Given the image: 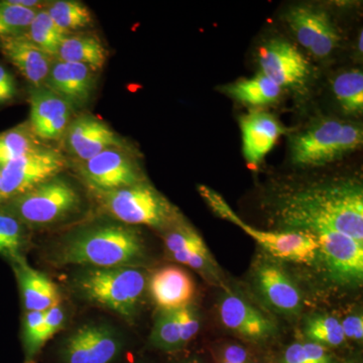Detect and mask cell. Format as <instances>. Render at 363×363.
<instances>
[{
  "instance_id": "cell-1",
  "label": "cell",
  "mask_w": 363,
  "mask_h": 363,
  "mask_svg": "<svg viewBox=\"0 0 363 363\" xmlns=\"http://www.w3.org/2000/svg\"><path fill=\"white\" fill-rule=\"evenodd\" d=\"M279 221L292 230H334L363 242V188L347 179L310 184L279 199Z\"/></svg>"
},
{
  "instance_id": "cell-2",
  "label": "cell",
  "mask_w": 363,
  "mask_h": 363,
  "mask_svg": "<svg viewBox=\"0 0 363 363\" xmlns=\"http://www.w3.org/2000/svg\"><path fill=\"white\" fill-rule=\"evenodd\" d=\"M143 257L140 234L123 224H100L79 231L58 253L60 264L88 267H133Z\"/></svg>"
},
{
  "instance_id": "cell-3",
  "label": "cell",
  "mask_w": 363,
  "mask_h": 363,
  "mask_svg": "<svg viewBox=\"0 0 363 363\" xmlns=\"http://www.w3.org/2000/svg\"><path fill=\"white\" fill-rule=\"evenodd\" d=\"M75 286L89 302L133 319L147 288V277L135 267H88L78 274Z\"/></svg>"
},
{
  "instance_id": "cell-4",
  "label": "cell",
  "mask_w": 363,
  "mask_h": 363,
  "mask_svg": "<svg viewBox=\"0 0 363 363\" xmlns=\"http://www.w3.org/2000/svg\"><path fill=\"white\" fill-rule=\"evenodd\" d=\"M362 140L359 124L326 119L294 136L291 157L298 166H324L359 149Z\"/></svg>"
},
{
  "instance_id": "cell-5",
  "label": "cell",
  "mask_w": 363,
  "mask_h": 363,
  "mask_svg": "<svg viewBox=\"0 0 363 363\" xmlns=\"http://www.w3.org/2000/svg\"><path fill=\"white\" fill-rule=\"evenodd\" d=\"M199 192L215 214L240 227L274 259L307 264L316 260L318 242L314 234L302 230H259L238 217L222 196L212 189L200 186Z\"/></svg>"
},
{
  "instance_id": "cell-6",
  "label": "cell",
  "mask_w": 363,
  "mask_h": 363,
  "mask_svg": "<svg viewBox=\"0 0 363 363\" xmlns=\"http://www.w3.org/2000/svg\"><path fill=\"white\" fill-rule=\"evenodd\" d=\"M0 206L25 226L42 227L73 214L80 206V196L72 184L58 176Z\"/></svg>"
},
{
  "instance_id": "cell-7",
  "label": "cell",
  "mask_w": 363,
  "mask_h": 363,
  "mask_svg": "<svg viewBox=\"0 0 363 363\" xmlns=\"http://www.w3.org/2000/svg\"><path fill=\"white\" fill-rule=\"evenodd\" d=\"M99 197L107 212L116 220L128 225L168 228L178 219L175 207L145 182L130 187L99 193Z\"/></svg>"
},
{
  "instance_id": "cell-8",
  "label": "cell",
  "mask_w": 363,
  "mask_h": 363,
  "mask_svg": "<svg viewBox=\"0 0 363 363\" xmlns=\"http://www.w3.org/2000/svg\"><path fill=\"white\" fill-rule=\"evenodd\" d=\"M66 167L61 152L44 145L9 162L0 169L1 205L58 177Z\"/></svg>"
},
{
  "instance_id": "cell-9",
  "label": "cell",
  "mask_w": 363,
  "mask_h": 363,
  "mask_svg": "<svg viewBox=\"0 0 363 363\" xmlns=\"http://www.w3.org/2000/svg\"><path fill=\"white\" fill-rule=\"evenodd\" d=\"M318 242V255L329 278L337 285L355 288L363 281V242L334 230L313 233Z\"/></svg>"
},
{
  "instance_id": "cell-10",
  "label": "cell",
  "mask_w": 363,
  "mask_h": 363,
  "mask_svg": "<svg viewBox=\"0 0 363 363\" xmlns=\"http://www.w3.org/2000/svg\"><path fill=\"white\" fill-rule=\"evenodd\" d=\"M286 21L298 44L317 58L329 56L340 42V35L330 14L311 4L294 6Z\"/></svg>"
},
{
  "instance_id": "cell-11",
  "label": "cell",
  "mask_w": 363,
  "mask_h": 363,
  "mask_svg": "<svg viewBox=\"0 0 363 363\" xmlns=\"http://www.w3.org/2000/svg\"><path fill=\"white\" fill-rule=\"evenodd\" d=\"M123 150L111 147L88 161L79 162V173L93 190L111 192L143 182L138 164Z\"/></svg>"
},
{
  "instance_id": "cell-12",
  "label": "cell",
  "mask_w": 363,
  "mask_h": 363,
  "mask_svg": "<svg viewBox=\"0 0 363 363\" xmlns=\"http://www.w3.org/2000/svg\"><path fill=\"white\" fill-rule=\"evenodd\" d=\"M259 63L262 73L281 89L304 87L311 77L309 62L288 40L274 39L262 45L259 52Z\"/></svg>"
},
{
  "instance_id": "cell-13",
  "label": "cell",
  "mask_w": 363,
  "mask_h": 363,
  "mask_svg": "<svg viewBox=\"0 0 363 363\" xmlns=\"http://www.w3.org/2000/svg\"><path fill=\"white\" fill-rule=\"evenodd\" d=\"M121 350V338L111 327L85 325L67 339L64 363H111Z\"/></svg>"
},
{
  "instance_id": "cell-14",
  "label": "cell",
  "mask_w": 363,
  "mask_h": 363,
  "mask_svg": "<svg viewBox=\"0 0 363 363\" xmlns=\"http://www.w3.org/2000/svg\"><path fill=\"white\" fill-rule=\"evenodd\" d=\"M64 138L69 152L79 162L88 161L111 147L124 149V143L116 131L91 114H81L72 119Z\"/></svg>"
},
{
  "instance_id": "cell-15",
  "label": "cell",
  "mask_w": 363,
  "mask_h": 363,
  "mask_svg": "<svg viewBox=\"0 0 363 363\" xmlns=\"http://www.w3.org/2000/svg\"><path fill=\"white\" fill-rule=\"evenodd\" d=\"M30 128L40 140L64 136L73 119V106L49 88H32L30 96Z\"/></svg>"
},
{
  "instance_id": "cell-16",
  "label": "cell",
  "mask_w": 363,
  "mask_h": 363,
  "mask_svg": "<svg viewBox=\"0 0 363 363\" xmlns=\"http://www.w3.org/2000/svg\"><path fill=\"white\" fill-rule=\"evenodd\" d=\"M255 283L262 300L277 312L296 315L303 307L300 289L283 267L272 262H262L255 272Z\"/></svg>"
},
{
  "instance_id": "cell-17",
  "label": "cell",
  "mask_w": 363,
  "mask_h": 363,
  "mask_svg": "<svg viewBox=\"0 0 363 363\" xmlns=\"http://www.w3.org/2000/svg\"><path fill=\"white\" fill-rule=\"evenodd\" d=\"M166 247L176 262L199 272L208 281L221 283L218 267L204 240L188 225L175 226L166 236Z\"/></svg>"
},
{
  "instance_id": "cell-18",
  "label": "cell",
  "mask_w": 363,
  "mask_h": 363,
  "mask_svg": "<svg viewBox=\"0 0 363 363\" xmlns=\"http://www.w3.org/2000/svg\"><path fill=\"white\" fill-rule=\"evenodd\" d=\"M219 317L228 330L248 340L271 337L276 331L274 322L236 294L228 293L219 303Z\"/></svg>"
},
{
  "instance_id": "cell-19",
  "label": "cell",
  "mask_w": 363,
  "mask_h": 363,
  "mask_svg": "<svg viewBox=\"0 0 363 363\" xmlns=\"http://www.w3.org/2000/svg\"><path fill=\"white\" fill-rule=\"evenodd\" d=\"M95 82V72L89 67L55 59L45 86L75 109L85 106L90 101Z\"/></svg>"
},
{
  "instance_id": "cell-20",
  "label": "cell",
  "mask_w": 363,
  "mask_h": 363,
  "mask_svg": "<svg viewBox=\"0 0 363 363\" xmlns=\"http://www.w3.org/2000/svg\"><path fill=\"white\" fill-rule=\"evenodd\" d=\"M243 156L248 164H259L285 133L276 117L262 111H252L240 119Z\"/></svg>"
},
{
  "instance_id": "cell-21",
  "label": "cell",
  "mask_w": 363,
  "mask_h": 363,
  "mask_svg": "<svg viewBox=\"0 0 363 363\" xmlns=\"http://www.w3.org/2000/svg\"><path fill=\"white\" fill-rule=\"evenodd\" d=\"M0 52L33 88L43 87L54 58L33 45L25 35L0 40Z\"/></svg>"
},
{
  "instance_id": "cell-22",
  "label": "cell",
  "mask_w": 363,
  "mask_h": 363,
  "mask_svg": "<svg viewBox=\"0 0 363 363\" xmlns=\"http://www.w3.org/2000/svg\"><path fill=\"white\" fill-rule=\"evenodd\" d=\"M150 292L162 310H178L192 302L195 284L190 274L181 267H164L150 278Z\"/></svg>"
},
{
  "instance_id": "cell-23",
  "label": "cell",
  "mask_w": 363,
  "mask_h": 363,
  "mask_svg": "<svg viewBox=\"0 0 363 363\" xmlns=\"http://www.w3.org/2000/svg\"><path fill=\"white\" fill-rule=\"evenodd\" d=\"M23 306L28 312H45L60 305L58 286L43 272L33 269L20 257L11 260Z\"/></svg>"
},
{
  "instance_id": "cell-24",
  "label": "cell",
  "mask_w": 363,
  "mask_h": 363,
  "mask_svg": "<svg viewBox=\"0 0 363 363\" xmlns=\"http://www.w3.org/2000/svg\"><path fill=\"white\" fill-rule=\"evenodd\" d=\"M107 56L108 52L96 35L81 33L72 37L67 35L60 45L56 60L83 64L97 72L104 69Z\"/></svg>"
},
{
  "instance_id": "cell-25",
  "label": "cell",
  "mask_w": 363,
  "mask_h": 363,
  "mask_svg": "<svg viewBox=\"0 0 363 363\" xmlns=\"http://www.w3.org/2000/svg\"><path fill=\"white\" fill-rule=\"evenodd\" d=\"M223 92L240 104L264 106L274 104L281 96V88L262 73L255 77L241 79L224 86Z\"/></svg>"
},
{
  "instance_id": "cell-26",
  "label": "cell",
  "mask_w": 363,
  "mask_h": 363,
  "mask_svg": "<svg viewBox=\"0 0 363 363\" xmlns=\"http://www.w3.org/2000/svg\"><path fill=\"white\" fill-rule=\"evenodd\" d=\"M52 21L59 28L69 33L80 32L93 25L90 9L84 4L76 0H57L45 7Z\"/></svg>"
},
{
  "instance_id": "cell-27",
  "label": "cell",
  "mask_w": 363,
  "mask_h": 363,
  "mask_svg": "<svg viewBox=\"0 0 363 363\" xmlns=\"http://www.w3.org/2000/svg\"><path fill=\"white\" fill-rule=\"evenodd\" d=\"M42 145L28 121L0 133V169Z\"/></svg>"
},
{
  "instance_id": "cell-28",
  "label": "cell",
  "mask_w": 363,
  "mask_h": 363,
  "mask_svg": "<svg viewBox=\"0 0 363 363\" xmlns=\"http://www.w3.org/2000/svg\"><path fill=\"white\" fill-rule=\"evenodd\" d=\"M332 89L341 109L359 116L363 111V74L362 70L342 72L332 82Z\"/></svg>"
},
{
  "instance_id": "cell-29",
  "label": "cell",
  "mask_w": 363,
  "mask_h": 363,
  "mask_svg": "<svg viewBox=\"0 0 363 363\" xmlns=\"http://www.w3.org/2000/svg\"><path fill=\"white\" fill-rule=\"evenodd\" d=\"M67 35L52 21L45 9L38 11L25 33V37L33 45L54 59H56L60 45Z\"/></svg>"
},
{
  "instance_id": "cell-30",
  "label": "cell",
  "mask_w": 363,
  "mask_h": 363,
  "mask_svg": "<svg viewBox=\"0 0 363 363\" xmlns=\"http://www.w3.org/2000/svg\"><path fill=\"white\" fill-rule=\"evenodd\" d=\"M303 330L311 342L325 347H337L346 341L340 320L331 315H314L308 318Z\"/></svg>"
},
{
  "instance_id": "cell-31",
  "label": "cell",
  "mask_w": 363,
  "mask_h": 363,
  "mask_svg": "<svg viewBox=\"0 0 363 363\" xmlns=\"http://www.w3.org/2000/svg\"><path fill=\"white\" fill-rule=\"evenodd\" d=\"M39 11L16 6L11 0L0 1V40L25 35Z\"/></svg>"
},
{
  "instance_id": "cell-32",
  "label": "cell",
  "mask_w": 363,
  "mask_h": 363,
  "mask_svg": "<svg viewBox=\"0 0 363 363\" xmlns=\"http://www.w3.org/2000/svg\"><path fill=\"white\" fill-rule=\"evenodd\" d=\"M25 242V225L0 206V255L13 260L21 257Z\"/></svg>"
},
{
  "instance_id": "cell-33",
  "label": "cell",
  "mask_w": 363,
  "mask_h": 363,
  "mask_svg": "<svg viewBox=\"0 0 363 363\" xmlns=\"http://www.w3.org/2000/svg\"><path fill=\"white\" fill-rule=\"evenodd\" d=\"M150 341L162 350L175 351L183 347L176 310H162L155 322Z\"/></svg>"
},
{
  "instance_id": "cell-34",
  "label": "cell",
  "mask_w": 363,
  "mask_h": 363,
  "mask_svg": "<svg viewBox=\"0 0 363 363\" xmlns=\"http://www.w3.org/2000/svg\"><path fill=\"white\" fill-rule=\"evenodd\" d=\"M44 318L45 312H26L23 318V341L25 363H35V357L43 348L40 336Z\"/></svg>"
},
{
  "instance_id": "cell-35",
  "label": "cell",
  "mask_w": 363,
  "mask_h": 363,
  "mask_svg": "<svg viewBox=\"0 0 363 363\" xmlns=\"http://www.w3.org/2000/svg\"><path fill=\"white\" fill-rule=\"evenodd\" d=\"M176 315L179 330H180L182 345L184 347L189 341L195 337L196 334L199 331V318L194 310L190 308V306L176 310Z\"/></svg>"
},
{
  "instance_id": "cell-36",
  "label": "cell",
  "mask_w": 363,
  "mask_h": 363,
  "mask_svg": "<svg viewBox=\"0 0 363 363\" xmlns=\"http://www.w3.org/2000/svg\"><path fill=\"white\" fill-rule=\"evenodd\" d=\"M65 323V312L61 306H56L45 312L44 324H43L42 341L43 346L63 328Z\"/></svg>"
},
{
  "instance_id": "cell-37",
  "label": "cell",
  "mask_w": 363,
  "mask_h": 363,
  "mask_svg": "<svg viewBox=\"0 0 363 363\" xmlns=\"http://www.w3.org/2000/svg\"><path fill=\"white\" fill-rule=\"evenodd\" d=\"M346 339L362 341L363 338V318L362 314L350 315L341 322Z\"/></svg>"
},
{
  "instance_id": "cell-38",
  "label": "cell",
  "mask_w": 363,
  "mask_h": 363,
  "mask_svg": "<svg viewBox=\"0 0 363 363\" xmlns=\"http://www.w3.org/2000/svg\"><path fill=\"white\" fill-rule=\"evenodd\" d=\"M227 363H250L248 352L242 346L229 344L222 348L218 357Z\"/></svg>"
},
{
  "instance_id": "cell-39",
  "label": "cell",
  "mask_w": 363,
  "mask_h": 363,
  "mask_svg": "<svg viewBox=\"0 0 363 363\" xmlns=\"http://www.w3.org/2000/svg\"><path fill=\"white\" fill-rule=\"evenodd\" d=\"M303 345L310 363H335L325 346L311 342V341L303 343Z\"/></svg>"
},
{
  "instance_id": "cell-40",
  "label": "cell",
  "mask_w": 363,
  "mask_h": 363,
  "mask_svg": "<svg viewBox=\"0 0 363 363\" xmlns=\"http://www.w3.org/2000/svg\"><path fill=\"white\" fill-rule=\"evenodd\" d=\"M281 363H310L303 343L291 344L284 352Z\"/></svg>"
},
{
  "instance_id": "cell-41",
  "label": "cell",
  "mask_w": 363,
  "mask_h": 363,
  "mask_svg": "<svg viewBox=\"0 0 363 363\" xmlns=\"http://www.w3.org/2000/svg\"><path fill=\"white\" fill-rule=\"evenodd\" d=\"M0 87L2 88L11 97H16L18 94L16 83L13 76L7 71L6 67L0 65Z\"/></svg>"
},
{
  "instance_id": "cell-42",
  "label": "cell",
  "mask_w": 363,
  "mask_h": 363,
  "mask_svg": "<svg viewBox=\"0 0 363 363\" xmlns=\"http://www.w3.org/2000/svg\"><path fill=\"white\" fill-rule=\"evenodd\" d=\"M13 99V98L9 96V95L7 94L6 91H4V89H2L1 87H0V104H6V102L11 101V100Z\"/></svg>"
},
{
  "instance_id": "cell-43",
  "label": "cell",
  "mask_w": 363,
  "mask_h": 363,
  "mask_svg": "<svg viewBox=\"0 0 363 363\" xmlns=\"http://www.w3.org/2000/svg\"><path fill=\"white\" fill-rule=\"evenodd\" d=\"M362 40H363V33H362V30H360V35H358V42H357L358 52H360V54H362Z\"/></svg>"
},
{
  "instance_id": "cell-44",
  "label": "cell",
  "mask_w": 363,
  "mask_h": 363,
  "mask_svg": "<svg viewBox=\"0 0 363 363\" xmlns=\"http://www.w3.org/2000/svg\"><path fill=\"white\" fill-rule=\"evenodd\" d=\"M216 362L217 363H227L226 362H224V360H222L221 358H219V357L216 358Z\"/></svg>"
},
{
  "instance_id": "cell-45",
  "label": "cell",
  "mask_w": 363,
  "mask_h": 363,
  "mask_svg": "<svg viewBox=\"0 0 363 363\" xmlns=\"http://www.w3.org/2000/svg\"><path fill=\"white\" fill-rule=\"evenodd\" d=\"M0 190H1V178H0ZM0 205H1V193H0Z\"/></svg>"
},
{
  "instance_id": "cell-46",
  "label": "cell",
  "mask_w": 363,
  "mask_h": 363,
  "mask_svg": "<svg viewBox=\"0 0 363 363\" xmlns=\"http://www.w3.org/2000/svg\"><path fill=\"white\" fill-rule=\"evenodd\" d=\"M191 363H199V362H191Z\"/></svg>"
},
{
  "instance_id": "cell-47",
  "label": "cell",
  "mask_w": 363,
  "mask_h": 363,
  "mask_svg": "<svg viewBox=\"0 0 363 363\" xmlns=\"http://www.w3.org/2000/svg\"><path fill=\"white\" fill-rule=\"evenodd\" d=\"M250 363H257V362H250Z\"/></svg>"
}]
</instances>
